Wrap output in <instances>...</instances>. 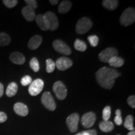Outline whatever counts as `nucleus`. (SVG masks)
Returning a JSON list of instances; mask_svg holds the SVG:
<instances>
[{"instance_id":"f257e3e1","label":"nucleus","mask_w":135,"mask_h":135,"mask_svg":"<svg viewBox=\"0 0 135 135\" xmlns=\"http://www.w3.org/2000/svg\"><path fill=\"white\" fill-rule=\"evenodd\" d=\"M120 76L115 69L103 67L96 73V78L99 85L104 89H110L113 86L114 81Z\"/></svg>"},{"instance_id":"f03ea898","label":"nucleus","mask_w":135,"mask_h":135,"mask_svg":"<svg viewBox=\"0 0 135 135\" xmlns=\"http://www.w3.org/2000/svg\"><path fill=\"white\" fill-rule=\"evenodd\" d=\"M120 23L124 26L132 25L135 21V10L133 8H128L123 11L120 16Z\"/></svg>"},{"instance_id":"7ed1b4c3","label":"nucleus","mask_w":135,"mask_h":135,"mask_svg":"<svg viewBox=\"0 0 135 135\" xmlns=\"http://www.w3.org/2000/svg\"><path fill=\"white\" fill-rule=\"evenodd\" d=\"M93 26V23L89 18L83 17L78 20L76 25V32L78 35L86 33Z\"/></svg>"},{"instance_id":"20e7f679","label":"nucleus","mask_w":135,"mask_h":135,"mask_svg":"<svg viewBox=\"0 0 135 135\" xmlns=\"http://www.w3.org/2000/svg\"><path fill=\"white\" fill-rule=\"evenodd\" d=\"M43 18L46 22L48 30L55 31L58 28V20L55 13L51 11H48L43 15Z\"/></svg>"},{"instance_id":"39448f33","label":"nucleus","mask_w":135,"mask_h":135,"mask_svg":"<svg viewBox=\"0 0 135 135\" xmlns=\"http://www.w3.org/2000/svg\"><path fill=\"white\" fill-rule=\"evenodd\" d=\"M53 91L55 93L56 97L60 100H63L66 98L67 89L65 84L61 81L55 82L53 86Z\"/></svg>"},{"instance_id":"423d86ee","label":"nucleus","mask_w":135,"mask_h":135,"mask_svg":"<svg viewBox=\"0 0 135 135\" xmlns=\"http://www.w3.org/2000/svg\"><path fill=\"white\" fill-rule=\"evenodd\" d=\"M41 103L46 109L50 111L55 110L56 108L55 99L49 91H46L43 94L41 97Z\"/></svg>"},{"instance_id":"0eeeda50","label":"nucleus","mask_w":135,"mask_h":135,"mask_svg":"<svg viewBox=\"0 0 135 135\" xmlns=\"http://www.w3.org/2000/svg\"><path fill=\"white\" fill-rule=\"evenodd\" d=\"M118 50L116 48L109 47V48H107L103 50L99 54L98 58L101 61L103 62V63H108L111 58L115 56H118Z\"/></svg>"},{"instance_id":"6e6552de","label":"nucleus","mask_w":135,"mask_h":135,"mask_svg":"<svg viewBox=\"0 0 135 135\" xmlns=\"http://www.w3.org/2000/svg\"><path fill=\"white\" fill-rule=\"evenodd\" d=\"M44 87V82L41 79H36L30 84L28 91L30 95L35 97L42 91Z\"/></svg>"},{"instance_id":"1a4fd4ad","label":"nucleus","mask_w":135,"mask_h":135,"mask_svg":"<svg viewBox=\"0 0 135 135\" xmlns=\"http://www.w3.org/2000/svg\"><path fill=\"white\" fill-rule=\"evenodd\" d=\"M53 47L57 52L65 55H70L71 50L65 42L60 40H55L53 42Z\"/></svg>"},{"instance_id":"9d476101","label":"nucleus","mask_w":135,"mask_h":135,"mask_svg":"<svg viewBox=\"0 0 135 135\" xmlns=\"http://www.w3.org/2000/svg\"><path fill=\"white\" fill-rule=\"evenodd\" d=\"M80 116L77 113H73L67 118L66 124L71 132L75 133L77 131Z\"/></svg>"},{"instance_id":"9b49d317","label":"nucleus","mask_w":135,"mask_h":135,"mask_svg":"<svg viewBox=\"0 0 135 135\" xmlns=\"http://www.w3.org/2000/svg\"><path fill=\"white\" fill-rule=\"evenodd\" d=\"M97 119V116L93 112H88L83 115L81 122L84 128H89L92 127Z\"/></svg>"},{"instance_id":"f8f14e48","label":"nucleus","mask_w":135,"mask_h":135,"mask_svg":"<svg viewBox=\"0 0 135 135\" xmlns=\"http://www.w3.org/2000/svg\"><path fill=\"white\" fill-rule=\"evenodd\" d=\"M56 67L60 71H65L72 66L73 61L66 57H60L55 63Z\"/></svg>"},{"instance_id":"ddd939ff","label":"nucleus","mask_w":135,"mask_h":135,"mask_svg":"<svg viewBox=\"0 0 135 135\" xmlns=\"http://www.w3.org/2000/svg\"><path fill=\"white\" fill-rule=\"evenodd\" d=\"M9 60L13 63L16 65H23L25 63L26 58L24 55L18 51L13 52L9 56Z\"/></svg>"},{"instance_id":"4468645a","label":"nucleus","mask_w":135,"mask_h":135,"mask_svg":"<svg viewBox=\"0 0 135 135\" xmlns=\"http://www.w3.org/2000/svg\"><path fill=\"white\" fill-rule=\"evenodd\" d=\"M13 109L16 114L21 116H26L29 113L28 106L23 103L18 102L15 103Z\"/></svg>"},{"instance_id":"2eb2a0df","label":"nucleus","mask_w":135,"mask_h":135,"mask_svg":"<svg viewBox=\"0 0 135 135\" xmlns=\"http://www.w3.org/2000/svg\"><path fill=\"white\" fill-rule=\"evenodd\" d=\"M21 13L25 20L28 21H33L36 17L35 9H32L31 8L28 6H24L23 8L21 10Z\"/></svg>"},{"instance_id":"dca6fc26","label":"nucleus","mask_w":135,"mask_h":135,"mask_svg":"<svg viewBox=\"0 0 135 135\" xmlns=\"http://www.w3.org/2000/svg\"><path fill=\"white\" fill-rule=\"evenodd\" d=\"M43 41V38L40 35H35L31 38L28 42V46L30 50H35L39 48Z\"/></svg>"},{"instance_id":"f3484780","label":"nucleus","mask_w":135,"mask_h":135,"mask_svg":"<svg viewBox=\"0 0 135 135\" xmlns=\"http://www.w3.org/2000/svg\"><path fill=\"white\" fill-rule=\"evenodd\" d=\"M99 129L104 133H108L114 129V124L110 121H103L99 123Z\"/></svg>"},{"instance_id":"a211bd4d","label":"nucleus","mask_w":135,"mask_h":135,"mask_svg":"<svg viewBox=\"0 0 135 135\" xmlns=\"http://www.w3.org/2000/svg\"><path fill=\"white\" fill-rule=\"evenodd\" d=\"M18 86L15 82H11L8 84L6 90V94L8 97H13L15 96L18 92Z\"/></svg>"},{"instance_id":"6ab92c4d","label":"nucleus","mask_w":135,"mask_h":135,"mask_svg":"<svg viewBox=\"0 0 135 135\" xmlns=\"http://www.w3.org/2000/svg\"><path fill=\"white\" fill-rule=\"evenodd\" d=\"M72 6V3L70 1H63L58 6V11L60 13L65 14L68 12Z\"/></svg>"},{"instance_id":"aec40b11","label":"nucleus","mask_w":135,"mask_h":135,"mask_svg":"<svg viewBox=\"0 0 135 135\" xmlns=\"http://www.w3.org/2000/svg\"><path fill=\"white\" fill-rule=\"evenodd\" d=\"M109 65L112 67L119 68L122 66L124 65V61L122 58L119 57L118 56H115L111 58L109 61L108 62Z\"/></svg>"},{"instance_id":"412c9836","label":"nucleus","mask_w":135,"mask_h":135,"mask_svg":"<svg viewBox=\"0 0 135 135\" xmlns=\"http://www.w3.org/2000/svg\"><path fill=\"white\" fill-rule=\"evenodd\" d=\"M102 4L104 8L109 10H114L118 8L119 1L117 0H104Z\"/></svg>"},{"instance_id":"4be33fe9","label":"nucleus","mask_w":135,"mask_h":135,"mask_svg":"<svg viewBox=\"0 0 135 135\" xmlns=\"http://www.w3.org/2000/svg\"><path fill=\"white\" fill-rule=\"evenodd\" d=\"M11 43V37L7 33L0 32V46H5Z\"/></svg>"},{"instance_id":"5701e85b","label":"nucleus","mask_w":135,"mask_h":135,"mask_svg":"<svg viewBox=\"0 0 135 135\" xmlns=\"http://www.w3.org/2000/svg\"><path fill=\"white\" fill-rule=\"evenodd\" d=\"M35 20H36V24L38 25V26L40 29L43 30V31H46V30H48L46 22H45V20H44L43 15H38L36 17Z\"/></svg>"},{"instance_id":"b1692460","label":"nucleus","mask_w":135,"mask_h":135,"mask_svg":"<svg viewBox=\"0 0 135 135\" xmlns=\"http://www.w3.org/2000/svg\"><path fill=\"white\" fill-rule=\"evenodd\" d=\"M75 48L79 51H84L87 49V45L86 43L80 39H76L74 44Z\"/></svg>"},{"instance_id":"393cba45","label":"nucleus","mask_w":135,"mask_h":135,"mask_svg":"<svg viewBox=\"0 0 135 135\" xmlns=\"http://www.w3.org/2000/svg\"><path fill=\"white\" fill-rule=\"evenodd\" d=\"M124 126L129 131L134 130V126H133V117L132 116L128 115L126 116L124 122Z\"/></svg>"},{"instance_id":"a878e982","label":"nucleus","mask_w":135,"mask_h":135,"mask_svg":"<svg viewBox=\"0 0 135 135\" xmlns=\"http://www.w3.org/2000/svg\"><path fill=\"white\" fill-rule=\"evenodd\" d=\"M30 66L31 68V70L35 73L39 71V70H40V64H39L38 59L35 58V57H33L30 61Z\"/></svg>"},{"instance_id":"bb28decb","label":"nucleus","mask_w":135,"mask_h":135,"mask_svg":"<svg viewBox=\"0 0 135 135\" xmlns=\"http://www.w3.org/2000/svg\"><path fill=\"white\" fill-rule=\"evenodd\" d=\"M46 71L47 73H53L56 68L55 63L51 59H48L46 61Z\"/></svg>"},{"instance_id":"cd10ccee","label":"nucleus","mask_w":135,"mask_h":135,"mask_svg":"<svg viewBox=\"0 0 135 135\" xmlns=\"http://www.w3.org/2000/svg\"><path fill=\"white\" fill-rule=\"evenodd\" d=\"M111 109L110 106H106V107L103 109V110L102 113V117L103 121H109V118L111 117Z\"/></svg>"},{"instance_id":"c85d7f7f","label":"nucleus","mask_w":135,"mask_h":135,"mask_svg":"<svg viewBox=\"0 0 135 135\" xmlns=\"http://www.w3.org/2000/svg\"><path fill=\"white\" fill-rule=\"evenodd\" d=\"M88 40L90 45L93 47H96L98 46L99 43L98 37L96 35H91L88 37Z\"/></svg>"},{"instance_id":"c756f323","label":"nucleus","mask_w":135,"mask_h":135,"mask_svg":"<svg viewBox=\"0 0 135 135\" xmlns=\"http://www.w3.org/2000/svg\"><path fill=\"white\" fill-rule=\"evenodd\" d=\"M116 116L114 118V123H116V125L120 126L123 123V119L121 117V112L120 109H116Z\"/></svg>"},{"instance_id":"7c9ffc66","label":"nucleus","mask_w":135,"mask_h":135,"mask_svg":"<svg viewBox=\"0 0 135 135\" xmlns=\"http://www.w3.org/2000/svg\"><path fill=\"white\" fill-rule=\"evenodd\" d=\"M3 4L8 8H13L18 4V1L17 0H3Z\"/></svg>"},{"instance_id":"2f4dec72","label":"nucleus","mask_w":135,"mask_h":135,"mask_svg":"<svg viewBox=\"0 0 135 135\" xmlns=\"http://www.w3.org/2000/svg\"><path fill=\"white\" fill-rule=\"evenodd\" d=\"M32 78L29 75H26L23 76L21 80V84L23 86H26L29 85L32 83Z\"/></svg>"},{"instance_id":"473e14b6","label":"nucleus","mask_w":135,"mask_h":135,"mask_svg":"<svg viewBox=\"0 0 135 135\" xmlns=\"http://www.w3.org/2000/svg\"><path fill=\"white\" fill-rule=\"evenodd\" d=\"M25 2L26 3L27 6L31 8L32 9H35L38 8V4H37V1L35 0H25Z\"/></svg>"},{"instance_id":"72a5a7b5","label":"nucleus","mask_w":135,"mask_h":135,"mask_svg":"<svg viewBox=\"0 0 135 135\" xmlns=\"http://www.w3.org/2000/svg\"><path fill=\"white\" fill-rule=\"evenodd\" d=\"M97 132L95 129H89V130L83 131L77 133L75 135H97Z\"/></svg>"},{"instance_id":"f704fd0d","label":"nucleus","mask_w":135,"mask_h":135,"mask_svg":"<svg viewBox=\"0 0 135 135\" xmlns=\"http://www.w3.org/2000/svg\"><path fill=\"white\" fill-rule=\"evenodd\" d=\"M128 104H129V106H131L133 108H135V97L134 95L130 96L127 99Z\"/></svg>"},{"instance_id":"c9c22d12","label":"nucleus","mask_w":135,"mask_h":135,"mask_svg":"<svg viewBox=\"0 0 135 135\" xmlns=\"http://www.w3.org/2000/svg\"><path fill=\"white\" fill-rule=\"evenodd\" d=\"M7 115L3 111H0V123H4L7 120Z\"/></svg>"},{"instance_id":"e433bc0d","label":"nucleus","mask_w":135,"mask_h":135,"mask_svg":"<svg viewBox=\"0 0 135 135\" xmlns=\"http://www.w3.org/2000/svg\"><path fill=\"white\" fill-rule=\"evenodd\" d=\"M3 94H4V86L0 82V98L3 97Z\"/></svg>"},{"instance_id":"4c0bfd02","label":"nucleus","mask_w":135,"mask_h":135,"mask_svg":"<svg viewBox=\"0 0 135 135\" xmlns=\"http://www.w3.org/2000/svg\"><path fill=\"white\" fill-rule=\"evenodd\" d=\"M50 3H51V4L52 5H56L58 4V0H50Z\"/></svg>"},{"instance_id":"58836bf2","label":"nucleus","mask_w":135,"mask_h":135,"mask_svg":"<svg viewBox=\"0 0 135 135\" xmlns=\"http://www.w3.org/2000/svg\"><path fill=\"white\" fill-rule=\"evenodd\" d=\"M127 135H135V131H134V130L130 131L129 133H128Z\"/></svg>"},{"instance_id":"ea45409f","label":"nucleus","mask_w":135,"mask_h":135,"mask_svg":"<svg viewBox=\"0 0 135 135\" xmlns=\"http://www.w3.org/2000/svg\"><path fill=\"white\" fill-rule=\"evenodd\" d=\"M117 135H119V134H117Z\"/></svg>"}]
</instances>
